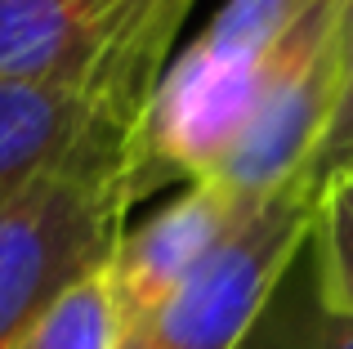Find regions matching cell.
I'll use <instances>...</instances> for the list:
<instances>
[{"instance_id":"6","label":"cell","mask_w":353,"mask_h":349,"mask_svg":"<svg viewBox=\"0 0 353 349\" xmlns=\"http://www.w3.org/2000/svg\"><path fill=\"white\" fill-rule=\"evenodd\" d=\"M81 121H85L81 90L0 81V206L68 148Z\"/></svg>"},{"instance_id":"10","label":"cell","mask_w":353,"mask_h":349,"mask_svg":"<svg viewBox=\"0 0 353 349\" xmlns=\"http://www.w3.org/2000/svg\"><path fill=\"white\" fill-rule=\"evenodd\" d=\"M345 161H353V77H349L345 94H340L336 112H331L327 134H322V143L313 148V157H309V166H304V170H309L313 183H322L336 166H345Z\"/></svg>"},{"instance_id":"4","label":"cell","mask_w":353,"mask_h":349,"mask_svg":"<svg viewBox=\"0 0 353 349\" xmlns=\"http://www.w3.org/2000/svg\"><path fill=\"white\" fill-rule=\"evenodd\" d=\"M130 0H0V81L85 90Z\"/></svg>"},{"instance_id":"1","label":"cell","mask_w":353,"mask_h":349,"mask_svg":"<svg viewBox=\"0 0 353 349\" xmlns=\"http://www.w3.org/2000/svg\"><path fill=\"white\" fill-rule=\"evenodd\" d=\"M130 126L85 112L68 148L0 206V349L108 269L130 215Z\"/></svg>"},{"instance_id":"5","label":"cell","mask_w":353,"mask_h":349,"mask_svg":"<svg viewBox=\"0 0 353 349\" xmlns=\"http://www.w3.org/2000/svg\"><path fill=\"white\" fill-rule=\"evenodd\" d=\"M192 5L197 0H130L112 41L103 45L94 77L81 90L90 112L134 130L165 63H170V45L183 32V18Z\"/></svg>"},{"instance_id":"2","label":"cell","mask_w":353,"mask_h":349,"mask_svg":"<svg viewBox=\"0 0 353 349\" xmlns=\"http://www.w3.org/2000/svg\"><path fill=\"white\" fill-rule=\"evenodd\" d=\"M313 201L318 183L309 170L255 201L224 233V242L183 278V287L152 318L130 327L117 349H237L300 255L313 224Z\"/></svg>"},{"instance_id":"11","label":"cell","mask_w":353,"mask_h":349,"mask_svg":"<svg viewBox=\"0 0 353 349\" xmlns=\"http://www.w3.org/2000/svg\"><path fill=\"white\" fill-rule=\"evenodd\" d=\"M331 45H336L340 72H345V86L353 77V0H336V23H331Z\"/></svg>"},{"instance_id":"9","label":"cell","mask_w":353,"mask_h":349,"mask_svg":"<svg viewBox=\"0 0 353 349\" xmlns=\"http://www.w3.org/2000/svg\"><path fill=\"white\" fill-rule=\"evenodd\" d=\"M121 323L108 291V269L63 291L41 318L23 327L9 349H117Z\"/></svg>"},{"instance_id":"3","label":"cell","mask_w":353,"mask_h":349,"mask_svg":"<svg viewBox=\"0 0 353 349\" xmlns=\"http://www.w3.org/2000/svg\"><path fill=\"white\" fill-rule=\"evenodd\" d=\"M246 210V201L224 192L215 179H197L148 224L130 228L108 260V291L117 305L121 336L152 318Z\"/></svg>"},{"instance_id":"7","label":"cell","mask_w":353,"mask_h":349,"mask_svg":"<svg viewBox=\"0 0 353 349\" xmlns=\"http://www.w3.org/2000/svg\"><path fill=\"white\" fill-rule=\"evenodd\" d=\"M237 349H353V314H331L318 300L309 264H304V246Z\"/></svg>"},{"instance_id":"8","label":"cell","mask_w":353,"mask_h":349,"mask_svg":"<svg viewBox=\"0 0 353 349\" xmlns=\"http://www.w3.org/2000/svg\"><path fill=\"white\" fill-rule=\"evenodd\" d=\"M304 264L322 305L331 314H353V161L336 166L318 183Z\"/></svg>"}]
</instances>
